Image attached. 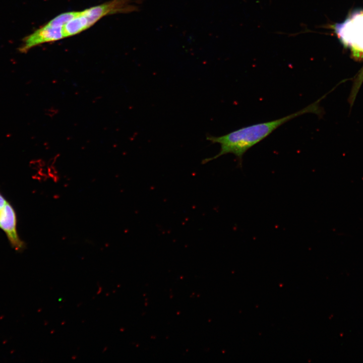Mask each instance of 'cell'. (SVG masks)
I'll use <instances>...</instances> for the list:
<instances>
[{
  "label": "cell",
  "mask_w": 363,
  "mask_h": 363,
  "mask_svg": "<svg viewBox=\"0 0 363 363\" xmlns=\"http://www.w3.org/2000/svg\"><path fill=\"white\" fill-rule=\"evenodd\" d=\"M0 229L5 232L13 249L19 252L24 250L25 243L17 232L16 213L9 201L0 209Z\"/></svg>",
  "instance_id": "cell-5"
},
{
  "label": "cell",
  "mask_w": 363,
  "mask_h": 363,
  "mask_svg": "<svg viewBox=\"0 0 363 363\" xmlns=\"http://www.w3.org/2000/svg\"><path fill=\"white\" fill-rule=\"evenodd\" d=\"M130 3L131 0H112L82 11H77L76 15L63 27L65 38L83 32L106 16L134 11L136 7Z\"/></svg>",
  "instance_id": "cell-2"
},
{
  "label": "cell",
  "mask_w": 363,
  "mask_h": 363,
  "mask_svg": "<svg viewBox=\"0 0 363 363\" xmlns=\"http://www.w3.org/2000/svg\"><path fill=\"white\" fill-rule=\"evenodd\" d=\"M321 100V98L298 111L276 119L244 127L220 136L207 135L206 139L212 143H218L220 149L217 154L205 159L202 163L210 162L223 155L232 154L241 165L243 156L249 149L285 123L306 113L320 115L322 112L319 104Z\"/></svg>",
  "instance_id": "cell-1"
},
{
  "label": "cell",
  "mask_w": 363,
  "mask_h": 363,
  "mask_svg": "<svg viewBox=\"0 0 363 363\" xmlns=\"http://www.w3.org/2000/svg\"><path fill=\"white\" fill-rule=\"evenodd\" d=\"M64 38L63 26L51 20L43 26L25 37L19 50L21 53H26L36 46L57 41Z\"/></svg>",
  "instance_id": "cell-4"
},
{
  "label": "cell",
  "mask_w": 363,
  "mask_h": 363,
  "mask_svg": "<svg viewBox=\"0 0 363 363\" xmlns=\"http://www.w3.org/2000/svg\"><path fill=\"white\" fill-rule=\"evenodd\" d=\"M331 28L355 58H363V9L354 11L343 22L335 23Z\"/></svg>",
  "instance_id": "cell-3"
},
{
  "label": "cell",
  "mask_w": 363,
  "mask_h": 363,
  "mask_svg": "<svg viewBox=\"0 0 363 363\" xmlns=\"http://www.w3.org/2000/svg\"><path fill=\"white\" fill-rule=\"evenodd\" d=\"M8 201L0 192V209L2 208Z\"/></svg>",
  "instance_id": "cell-6"
}]
</instances>
